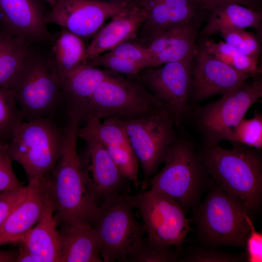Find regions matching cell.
<instances>
[{
  "mask_svg": "<svg viewBox=\"0 0 262 262\" xmlns=\"http://www.w3.org/2000/svg\"><path fill=\"white\" fill-rule=\"evenodd\" d=\"M81 117L66 116L59 157L51 172L43 178L57 227L90 224L98 207L86 185L77 150Z\"/></svg>",
  "mask_w": 262,
  "mask_h": 262,
  "instance_id": "6da1fadb",
  "label": "cell"
},
{
  "mask_svg": "<svg viewBox=\"0 0 262 262\" xmlns=\"http://www.w3.org/2000/svg\"><path fill=\"white\" fill-rule=\"evenodd\" d=\"M231 148L204 143L197 150L209 178L225 191L241 200L250 213L262 204L261 150L237 143Z\"/></svg>",
  "mask_w": 262,
  "mask_h": 262,
  "instance_id": "7a4b0ae2",
  "label": "cell"
},
{
  "mask_svg": "<svg viewBox=\"0 0 262 262\" xmlns=\"http://www.w3.org/2000/svg\"><path fill=\"white\" fill-rule=\"evenodd\" d=\"M207 190L205 198L192 210L199 245L245 249L250 231L246 214L250 213L244 203L210 179Z\"/></svg>",
  "mask_w": 262,
  "mask_h": 262,
  "instance_id": "3957f363",
  "label": "cell"
},
{
  "mask_svg": "<svg viewBox=\"0 0 262 262\" xmlns=\"http://www.w3.org/2000/svg\"><path fill=\"white\" fill-rule=\"evenodd\" d=\"M163 163L162 170L149 180V189L173 197L186 212L193 210L201 201L210 182L194 145L186 138H176Z\"/></svg>",
  "mask_w": 262,
  "mask_h": 262,
  "instance_id": "277c9868",
  "label": "cell"
},
{
  "mask_svg": "<svg viewBox=\"0 0 262 262\" xmlns=\"http://www.w3.org/2000/svg\"><path fill=\"white\" fill-rule=\"evenodd\" d=\"M50 116L22 121L7 144L11 160L24 169L29 182L43 179L53 170L60 155L63 128Z\"/></svg>",
  "mask_w": 262,
  "mask_h": 262,
  "instance_id": "5b68a950",
  "label": "cell"
},
{
  "mask_svg": "<svg viewBox=\"0 0 262 262\" xmlns=\"http://www.w3.org/2000/svg\"><path fill=\"white\" fill-rule=\"evenodd\" d=\"M134 196L123 192L109 196L98 204L90 226L98 240L104 262H124L144 237L142 223L136 219Z\"/></svg>",
  "mask_w": 262,
  "mask_h": 262,
  "instance_id": "8992f818",
  "label": "cell"
},
{
  "mask_svg": "<svg viewBox=\"0 0 262 262\" xmlns=\"http://www.w3.org/2000/svg\"><path fill=\"white\" fill-rule=\"evenodd\" d=\"M23 121L54 117L64 108L59 78L49 62L29 55L9 89Z\"/></svg>",
  "mask_w": 262,
  "mask_h": 262,
  "instance_id": "52a82bcc",
  "label": "cell"
},
{
  "mask_svg": "<svg viewBox=\"0 0 262 262\" xmlns=\"http://www.w3.org/2000/svg\"><path fill=\"white\" fill-rule=\"evenodd\" d=\"M162 108L163 105L139 81L112 72L93 95L82 120L141 117Z\"/></svg>",
  "mask_w": 262,
  "mask_h": 262,
  "instance_id": "ba28073f",
  "label": "cell"
},
{
  "mask_svg": "<svg viewBox=\"0 0 262 262\" xmlns=\"http://www.w3.org/2000/svg\"><path fill=\"white\" fill-rule=\"evenodd\" d=\"M238 84L214 101L197 107L193 113L204 143L228 141L249 109L262 98V77Z\"/></svg>",
  "mask_w": 262,
  "mask_h": 262,
  "instance_id": "9c48e42d",
  "label": "cell"
},
{
  "mask_svg": "<svg viewBox=\"0 0 262 262\" xmlns=\"http://www.w3.org/2000/svg\"><path fill=\"white\" fill-rule=\"evenodd\" d=\"M118 119L125 129L141 166L144 179L141 191L146 190L149 180L156 173L168 149L176 139L175 123L165 108L144 116Z\"/></svg>",
  "mask_w": 262,
  "mask_h": 262,
  "instance_id": "30bf717a",
  "label": "cell"
},
{
  "mask_svg": "<svg viewBox=\"0 0 262 262\" xmlns=\"http://www.w3.org/2000/svg\"><path fill=\"white\" fill-rule=\"evenodd\" d=\"M133 196L147 238L155 244L174 247L181 254L193 229L192 219L187 218L183 208L170 196L151 189L141 191Z\"/></svg>",
  "mask_w": 262,
  "mask_h": 262,
  "instance_id": "8fae6325",
  "label": "cell"
},
{
  "mask_svg": "<svg viewBox=\"0 0 262 262\" xmlns=\"http://www.w3.org/2000/svg\"><path fill=\"white\" fill-rule=\"evenodd\" d=\"M193 57L147 68L135 75L136 80L170 113L176 126H180L190 110Z\"/></svg>",
  "mask_w": 262,
  "mask_h": 262,
  "instance_id": "7c38bea8",
  "label": "cell"
},
{
  "mask_svg": "<svg viewBox=\"0 0 262 262\" xmlns=\"http://www.w3.org/2000/svg\"><path fill=\"white\" fill-rule=\"evenodd\" d=\"M127 5L105 0H57L44 20L46 24H55L82 38H89Z\"/></svg>",
  "mask_w": 262,
  "mask_h": 262,
  "instance_id": "4fadbf2b",
  "label": "cell"
},
{
  "mask_svg": "<svg viewBox=\"0 0 262 262\" xmlns=\"http://www.w3.org/2000/svg\"><path fill=\"white\" fill-rule=\"evenodd\" d=\"M190 100L201 102L217 95H223L251 77L230 67L197 43Z\"/></svg>",
  "mask_w": 262,
  "mask_h": 262,
  "instance_id": "5bb4252c",
  "label": "cell"
},
{
  "mask_svg": "<svg viewBox=\"0 0 262 262\" xmlns=\"http://www.w3.org/2000/svg\"><path fill=\"white\" fill-rule=\"evenodd\" d=\"M84 150L79 154L84 179L89 192L98 205L109 196L123 193L128 181L102 145L85 141Z\"/></svg>",
  "mask_w": 262,
  "mask_h": 262,
  "instance_id": "9a60e30c",
  "label": "cell"
},
{
  "mask_svg": "<svg viewBox=\"0 0 262 262\" xmlns=\"http://www.w3.org/2000/svg\"><path fill=\"white\" fill-rule=\"evenodd\" d=\"M25 198L10 213L0 227V246L18 243L51 204L43 179L29 182Z\"/></svg>",
  "mask_w": 262,
  "mask_h": 262,
  "instance_id": "2e32d148",
  "label": "cell"
},
{
  "mask_svg": "<svg viewBox=\"0 0 262 262\" xmlns=\"http://www.w3.org/2000/svg\"><path fill=\"white\" fill-rule=\"evenodd\" d=\"M44 17L37 0H0L2 31L27 42L49 37Z\"/></svg>",
  "mask_w": 262,
  "mask_h": 262,
  "instance_id": "e0dca14e",
  "label": "cell"
},
{
  "mask_svg": "<svg viewBox=\"0 0 262 262\" xmlns=\"http://www.w3.org/2000/svg\"><path fill=\"white\" fill-rule=\"evenodd\" d=\"M143 6L129 5L112 17V20L96 34L86 49V58H94L119 45L134 39L147 17Z\"/></svg>",
  "mask_w": 262,
  "mask_h": 262,
  "instance_id": "ac0fdd59",
  "label": "cell"
},
{
  "mask_svg": "<svg viewBox=\"0 0 262 262\" xmlns=\"http://www.w3.org/2000/svg\"><path fill=\"white\" fill-rule=\"evenodd\" d=\"M112 72L86 63L59 79L66 113H77L82 118L86 106L95 91Z\"/></svg>",
  "mask_w": 262,
  "mask_h": 262,
  "instance_id": "d6986e66",
  "label": "cell"
},
{
  "mask_svg": "<svg viewBox=\"0 0 262 262\" xmlns=\"http://www.w3.org/2000/svg\"><path fill=\"white\" fill-rule=\"evenodd\" d=\"M199 29L195 26L177 27L153 39L145 47L150 57V67L193 56Z\"/></svg>",
  "mask_w": 262,
  "mask_h": 262,
  "instance_id": "ffe728a7",
  "label": "cell"
},
{
  "mask_svg": "<svg viewBox=\"0 0 262 262\" xmlns=\"http://www.w3.org/2000/svg\"><path fill=\"white\" fill-rule=\"evenodd\" d=\"M58 227L60 262H103L98 240L89 224H64Z\"/></svg>",
  "mask_w": 262,
  "mask_h": 262,
  "instance_id": "44dd1931",
  "label": "cell"
},
{
  "mask_svg": "<svg viewBox=\"0 0 262 262\" xmlns=\"http://www.w3.org/2000/svg\"><path fill=\"white\" fill-rule=\"evenodd\" d=\"M231 28H252L262 37V12L237 3L220 6L210 13L206 23L199 31L197 43Z\"/></svg>",
  "mask_w": 262,
  "mask_h": 262,
  "instance_id": "7402d4cb",
  "label": "cell"
},
{
  "mask_svg": "<svg viewBox=\"0 0 262 262\" xmlns=\"http://www.w3.org/2000/svg\"><path fill=\"white\" fill-rule=\"evenodd\" d=\"M41 258L43 262H60L59 232L52 204L33 228L18 243Z\"/></svg>",
  "mask_w": 262,
  "mask_h": 262,
  "instance_id": "603a6c76",
  "label": "cell"
},
{
  "mask_svg": "<svg viewBox=\"0 0 262 262\" xmlns=\"http://www.w3.org/2000/svg\"><path fill=\"white\" fill-rule=\"evenodd\" d=\"M52 48L51 67L60 79L82 64H86V49L82 38L62 29Z\"/></svg>",
  "mask_w": 262,
  "mask_h": 262,
  "instance_id": "cb8c5ba5",
  "label": "cell"
},
{
  "mask_svg": "<svg viewBox=\"0 0 262 262\" xmlns=\"http://www.w3.org/2000/svg\"><path fill=\"white\" fill-rule=\"evenodd\" d=\"M27 43L0 31V87L9 89L24 64L29 55Z\"/></svg>",
  "mask_w": 262,
  "mask_h": 262,
  "instance_id": "d4e9b609",
  "label": "cell"
},
{
  "mask_svg": "<svg viewBox=\"0 0 262 262\" xmlns=\"http://www.w3.org/2000/svg\"><path fill=\"white\" fill-rule=\"evenodd\" d=\"M85 124L79 128L78 136L85 141L99 143L104 147L130 145L125 129L116 118L104 119L88 118Z\"/></svg>",
  "mask_w": 262,
  "mask_h": 262,
  "instance_id": "484cf974",
  "label": "cell"
},
{
  "mask_svg": "<svg viewBox=\"0 0 262 262\" xmlns=\"http://www.w3.org/2000/svg\"><path fill=\"white\" fill-rule=\"evenodd\" d=\"M217 59L234 70L246 74L251 78L261 77L259 60L244 54L224 41L216 42L210 38L200 43Z\"/></svg>",
  "mask_w": 262,
  "mask_h": 262,
  "instance_id": "4316f807",
  "label": "cell"
},
{
  "mask_svg": "<svg viewBox=\"0 0 262 262\" xmlns=\"http://www.w3.org/2000/svg\"><path fill=\"white\" fill-rule=\"evenodd\" d=\"M169 20L170 29L182 26L200 28L209 17L205 10L196 0H163Z\"/></svg>",
  "mask_w": 262,
  "mask_h": 262,
  "instance_id": "83f0119b",
  "label": "cell"
},
{
  "mask_svg": "<svg viewBox=\"0 0 262 262\" xmlns=\"http://www.w3.org/2000/svg\"><path fill=\"white\" fill-rule=\"evenodd\" d=\"M143 6L147 15L138 34V42L143 46L170 30L168 16L163 0H146Z\"/></svg>",
  "mask_w": 262,
  "mask_h": 262,
  "instance_id": "f1b7e54d",
  "label": "cell"
},
{
  "mask_svg": "<svg viewBox=\"0 0 262 262\" xmlns=\"http://www.w3.org/2000/svg\"><path fill=\"white\" fill-rule=\"evenodd\" d=\"M180 258L175 248L155 244L143 237L130 250L124 262H176Z\"/></svg>",
  "mask_w": 262,
  "mask_h": 262,
  "instance_id": "f546056e",
  "label": "cell"
},
{
  "mask_svg": "<svg viewBox=\"0 0 262 262\" xmlns=\"http://www.w3.org/2000/svg\"><path fill=\"white\" fill-rule=\"evenodd\" d=\"M22 121L12 92L0 87V144H8L14 130Z\"/></svg>",
  "mask_w": 262,
  "mask_h": 262,
  "instance_id": "4dcf8cb0",
  "label": "cell"
},
{
  "mask_svg": "<svg viewBox=\"0 0 262 262\" xmlns=\"http://www.w3.org/2000/svg\"><path fill=\"white\" fill-rule=\"evenodd\" d=\"M261 150L262 148V115L255 111L250 119L243 118L234 127L228 140Z\"/></svg>",
  "mask_w": 262,
  "mask_h": 262,
  "instance_id": "1f68e13d",
  "label": "cell"
},
{
  "mask_svg": "<svg viewBox=\"0 0 262 262\" xmlns=\"http://www.w3.org/2000/svg\"><path fill=\"white\" fill-rule=\"evenodd\" d=\"M224 42L246 55L259 60L262 54V37L244 28H231L219 33Z\"/></svg>",
  "mask_w": 262,
  "mask_h": 262,
  "instance_id": "d6a6232c",
  "label": "cell"
},
{
  "mask_svg": "<svg viewBox=\"0 0 262 262\" xmlns=\"http://www.w3.org/2000/svg\"><path fill=\"white\" fill-rule=\"evenodd\" d=\"M179 262H246L245 251L232 253L217 248L201 245L183 248Z\"/></svg>",
  "mask_w": 262,
  "mask_h": 262,
  "instance_id": "836d02e7",
  "label": "cell"
},
{
  "mask_svg": "<svg viewBox=\"0 0 262 262\" xmlns=\"http://www.w3.org/2000/svg\"><path fill=\"white\" fill-rule=\"evenodd\" d=\"M105 147L122 176L138 189L140 185L138 177L139 163L131 145Z\"/></svg>",
  "mask_w": 262,
  "mask_h": 262,
  "instance_id": "e575fe53",
  "label": "cell"
},
{
  "mask_svg": "<svg viewBox=\"0 0 262 262\" xmlns=\"http://www.w3.org/2000/svg\"><path fill=\"white\" fill-rule=\"evenodd\" d=\"M87 63L96 67H102L118 74L136 75L146 68L143 64L119 56L105 52L87 61Z\"/></svg>",
  "mask_w": 262,
  "mask_h": 262,
  "instance_id": "d590c367",
  "label": "cell"
},
{
  "mask_svg": "<svg viewBox=\"0 0 262 262\" xmlns=\"http://www.w3.org/2000/svg\"><path fill=\"white\" fill-rule=\"evenodd\" d=\"M131 40L126 41L108 52L114 55L141 63L146 68L150 67L151 59L147 49L138 41Z\"/></svg>",
  "mask_w": 262,
  "mask_h": 262,
  "instance_id": "8d00e7d4",
  "label": "cell"
},
{
  "mask_svg": "<svg viewBox=\"0 0 262 262\" xmlns=\"http://www.w3.org/2000/svg\"><path fill=\"white\" fill-rule=\"evenodd\" d=\"M12 161L7 152V145L0 144V193L23 185L13 170Z\"/></svg>",
  "mask_w": 262,
  "mask_h": 262,
  "instance_id": "74e56055",
  "label": "cell"
},
{
  "mask_svg": "<svg viewBox=\"0 0 262 262\" xmlns=\"http://www.w3.org/2000/svg\"><path fill=\"white\" fill-rule=\"evenodd\" d=\"M28 191V185L0 193V227L10 213L25 198Z\"/></svg>",
  "mask_w": 262,
  "mask_h": 262,
  "instance_id": "f35d334b",
  "label": "cell"
},
{
  "mask_svg": "<svg viewBox=\"0 0 262 262\" xmlns=\"http://www.w3.org/2000/svg\"><path fill=\"white\" fill-rule=\"evenodd\" d=\"M250 231L246 240L245 248L246 262H262V233L255 229L250 214H246Z\"/></svg>",
  "mask_w": 262,
  "mask_h": 262,
  "instance_id": "ab89813d",
  "label": "cell"
},
{
  "mask_svg": "<svg viewBox=\"0 0 262 262\" xmlns=\"http://www.w3.org/2000/svg\"><path fill=\"white\" fill-rule=\"evenodd\" d=\"M205 10L210 13L214 9L229 3H237L256 10H260L256 0H196Z\"/></svg>",
  "mask_w": 262,
  "mask_h": 262,
  "instance_id": "60d3db41",
  "label": "cell"
},
{
  "mask_svg": "<svg viewBox=\"0 0 262 262\" xmlns=\"http://www.w3.org/2000/svg\"><path fill=\"white\" fill-rule=\"evenodd\" d=\"M19 244L16 262H43L41 258L30 251L23 244Z\"/></svg>",
  "mask_w": 262,
  "mask_h": 262,
  "instance_id": "b9f144b4",
  "label": "cell"
},
{
  "mask_svg": "<svg viewBox=\"0 0 262 262\" xmlns=\"http://www.w3.org/2000/svg\"><path fill=\"white\" fill-rule=\"evenodd\" d=\"M17 251L0 250V262H16Z\"/></svg>",
  "mask_w": 262,
  "mask_h": 262,
  "instance_id": "7bdbcfd3",
  "label": "cell"
},
{
  "mask_svg": "<svg viewBox=\"0 0 262 262\" xmlns=\"http://www.w3.org/2000/svg\"><path fill=\"white\" fill-rule=\"evenodd\" d=\"M107 1L115 3H121L127 5H135L143 6L146 0H105Z\"/></svg>",
  "mask_w": 262,
  "mask_h": 262,
  "instance_id": "ee69618b",
  "label": "cell"
},
{
  "mask_svg": "<svg viewBox=\"0 0 262 262\" xmlns=\"http://www.w3.org/2000/svg\"><path fill=\"white\" fill-rule=\"evenodd\" d=\"M47 0L52 7L54 5V4H55L57 0Z\"/></svg>",
  "mask_w": 262,
  "mask_h": 262,
  "instance_id": "f6af8a7d",
  "label": "cell"
}]
</instances>
